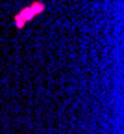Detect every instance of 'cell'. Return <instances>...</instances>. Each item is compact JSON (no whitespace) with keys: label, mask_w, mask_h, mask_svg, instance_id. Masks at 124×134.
Returning <instances> with one entry per match:
<instances>
[{"label":"cell","mask_w":124,"mask_h":134,"mask_svg":"<svg viewBox=\"0 0 124 134\" xmlns=\"http://www.w3.org/2000/svg\"><path fill=\"white\" fill-rule=\"evenodd\" d=\"M45 11V2H33V4H30V6H26V8H22L19 13H17L15 17H13V23H15V26L17 28H24V24H28L33 17H37V15H41Z\"/></svg>","instance_id":"cell-1"}]
</instances>
